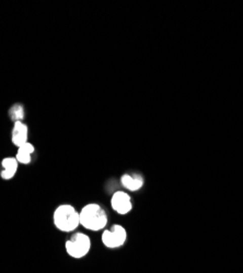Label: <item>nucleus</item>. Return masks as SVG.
I'll list each match as a JSON object with an SVG mask.
<instances>
[{
  "mask_svg": "<svg viewBox=\"0 0 243 273\" xmlns=\"http://www.w3.org/2000/svg\"><path fill=\"white\" fill-rule=\"evenodd\" d=\"M2 165L4 167V170L2 172V177L5 180H9L13 178L18 172V167H19V162L17 161L16 156L15 158H5L2 162Z\"/></svg>",
  "mask_w": 243,
  "mask_h": 273,
  "instance_id": "8",
  "label": "nucleus"
},
{
  "mask_svg": "<svg viewBox=\"0 0 243 273\" xmlns=\"http://www.w3.org/2000/svg\"><path fill=\"white\" fill-rule=\"evenodd\" d=\"M53 223L60 232L70 233L80 225L79 211L69 203L59 204L53 213Z\"/></svg>",
  "mask_w": 243,
  "mask_h": 273,
  "instance_id": "2",
  "label": "nucleus"
},
{
  "mask_svg": "<svg viewBox=\"0 0 243 273\" xmlns=\"http://www.w3.org/2000/svg\"><path fill=\"white\" fill-rule=\"evenodd\" d=\"M9 116L13 121H23L24 119V108L22 105L15 104L9 111Z\"/></svg>",
  "mask_w": 243,
  "mask_h": 273,
  "instance_id": "10",
  "label": "nucleus"
},
{
  "mask_svg": "<svg viewBox=\"0 0 243 273\" xmlns=\"http://www.w3.org/2000/svg\"><path fill=\"white\" fill-rule=\"evenodd\" d=\"M65 249L66 252L71 258L81 259L86 257L91 249V240L90 237L85 233H78L73 234L68 241L65 243Z\"/></svg>",
  "mask_w": 243,
  "mask_h": 273,
  "instance_id": "3",
  "label": "nucleus"
},
{
  "mask_svg": "<svg viewBox=\"0 0 243 273\" xmlns=\"http://www.w3.org/2000/svg\"><path fill=\"white\" fill-rule=\"evenodd\" d=\"M111 207L116 213L120 215L130 213L133 210L132 197L126 191L118 190L116 193H114L111 198Z\"/></svg>",
  "mask_w": 243,
  "mask_h": 273,
  "instance_id": "5",
  "label": "nucleus"
},
{
  "mask_svg": "<svg viewBox=\"0 0 243 273\" xmlns=\"http://www.w3.org/2000/svg\"><path fill=\"white\" fill-rule=\"evenodd\" d=\"M122 185L130 191H138L144 186V177L136 173H127L122 176Z\"/></svg>",
  "mask_w": 243,
  "mask_h": 273,
  "instance_id": "7",
  "label": "nucleus"
},
{
  "mask_svg": "<svg viewBox=\"0 0 243 273\" xmlns=\"http://www.w3.org/2000/svg\"><path fill=\"white\" fill-rule=\"evenodd\" d=\"M80 225L89 231L99 232L105 229L109 216L99 203H88L79 211Z\"/></svg>",
  "mask_w": 243,
  "mask_h": 273,
  "instance_id": "1",
  "label": "nucleus"
},
{
  "mask_svg": "<svg viewBox=\"0 0 243 273\" xmlns=\"http://www.w3.org/2000/svg\"><path fill=\"white\" fill-rule=\"evenodd\" d=\"M12 143L17 148L23 146L24 143L29 142V127L23 121H16L12 129L11 135Z\"/></svg>",
  "mask_w": 243,
  "mask_h": 273,
  "instance_id": "6",
  "label": "nucleus"
},
{
  "mask_svg": "<svg viewBox=\"0 0 243 273\" xmlns=\"http://www.w3.org/2000/svg\"><path fill=\"white\" fill-rule=\"evenodd\" d=\"M127 241V232L123 225L114 224L110 229H106L102 233V243L107 248L122 247Z\"/></svg>",
  "mask_w": 243,
  "mask_h": 273,
  "instance_id": "4",
  "label": "nucleus"
},
{
  "mask_svg": "<svg viewBox=\"0 0 243 273\" xmlns=\"http://www.w3.org/2000/svg\"><path fill=\"white\" fill-rule=\"evenodd\" d=\"M35 152V148L31 142H26L23 146L18 148L16 159L19 164H30L32 161V154Z\"/></svg>",
  "mask_w": 243,
  "mask_h": 273,
  "instance_id": "9",
  "label": "nucleus"
}]
</instances>
